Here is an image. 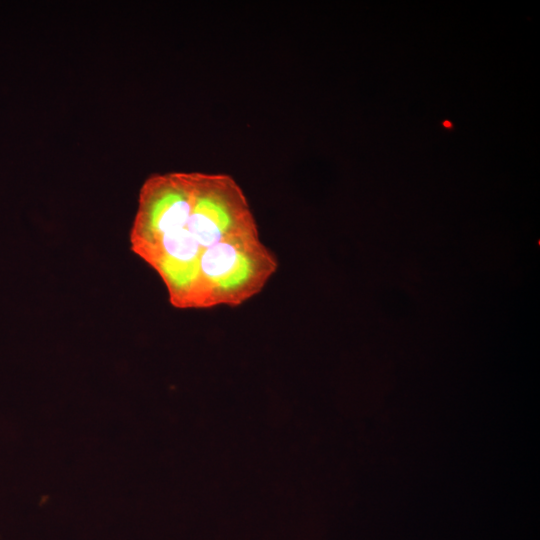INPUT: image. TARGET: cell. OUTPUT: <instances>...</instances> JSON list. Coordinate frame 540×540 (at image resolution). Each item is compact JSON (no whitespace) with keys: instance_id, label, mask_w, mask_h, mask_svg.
<instances>
[{"instance_id":"obj_2","label":"cell","mask_w":540,"mask_h":540,"mask_svg":"<svg viewBox=\"0 0 540 540\" xmlns=\"http://www.w3.org/2000/svg\"><path fill=\"white\" fill-rule=\"evenodd\" d=\"M277 269L258 228L235 234L201 256L193 309L239 306L260 293Z\"/></svg>"},{"instance_id":"obj_1","label":"cell","mask_w":540,"mask_h":540,"mask_svg":"<svg viewBox=\"0 0 540 540\" xmlns=\"http://www.w3.org/2000/svg\"><path fill=\"white\" fill-rule=\"evenodd\" d=\"M257 229L245 194L227 174H154L142 185L132 251L161 277L170 303L193 309L201 256L227 238Z\"/></svg>"}]
</instances>
